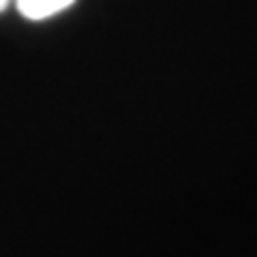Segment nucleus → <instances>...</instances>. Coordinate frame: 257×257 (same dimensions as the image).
<instances>
[{"label":"nucleus","mask_w":257,"mask_h":257,"mask_svg":"<svg viewBox=\"0 0 257 257\" xmlns=\"http://www.w3.org/2000/svg\"><path fill=\"white\" fill-rule=\"evenodd\" d=\"M20 13L28 20H47L52 15L69 9L73 5V0H15Z\"/></svg>","instance_id":"nucleus-1"},{"label":"nucleus","mask_w":257,"mask_h":257,"mask_svg":"<svg viewBox=\"0 0 257 257\" xmlns=\"http://www.w3.org/2000/svg\"><path fill=\"white\" fill-rule=\"evenodd\" d=\"M9 3H11V0H0V13H3L7 7H9Z\"/></svg>","instance_id":"nucleus-2"}]
</instances>
